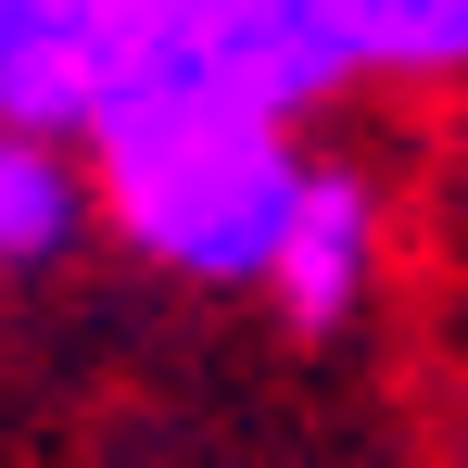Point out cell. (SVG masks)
Returning a JSON list of instances; mask_svg holds the SVG:
<instances>
[{"instance_id":"1","label":"cell","mask_w":468,"mask_h":468,"mask_svg":"<svg viewBox=\"0 0 468 468\" xmlns=\"http://www.w3.org/2000/svg\"><path fill=\"white\" fill-rule=\"evenodd\" d=\"M77 153H89V216L127 253H153L165 279H203V292H266L279 216L304 190V127L190 101V89H101Z\"/></svg>"},{"instance_id":"2","label":"cell","mask_w":468,"mask_h":468,"mask_svg":"<svg viewBox=\"0 0 468 468\" xmlns=\"http://www.w3.org/2000/svg\"><path fill=\"white\" fill-rule=\"evenodd\" d=\"M114 89H190L304 127L355 89L342 0H114Z\"/></svg>"},{"instance_id":"3","label":"cell","mask_w":468,"mask_h":468,"mask_svg":"<svg viewBox=\"0 0 468 468\" xmlns=\"http://www.w3.org/2000/svg\"><path fill=\"white\" fill-rule=\"evenodd\" d=\"M367 279H380V190H367L355 165L304 153V190H292V216H279V253H266V292H279V316H292L304 342H329V329H355Z\"/></svg>"},{"instance_id":"4","label":"cell","mask_w":468,"mask_h":468,"mask_svg":"<svg viewBox=\"0 0 468 468\" xmlns=\"http://www.w3.org/2000/svg\"><path fill=\"white\" fill-rule=\"evenodd\" d=\"M114 89V0H0V114L77 140Z\"/></svg>"},{"instance_id":"5","label":"cell","mask_w":468,"mask_h":468,"mask_svg":"<svg viewBox=\"0 0 468 468\" xmlns=\"http://www.w3.org/2000/svg\"><path fill=\"white\" fill-rule=\"evenodd\" d=\"M89 240V153L0 114V266H51Z\"/></svg>"},{"instance_id":"6","label":"cell","mask_w":468,"mask_h":468,"mask_svg":"<svg viewBox=\"0 0 468 468\" xmlns=\"http://www.w3.org/2000/svg\"><path fill=\"white\" fill-rule=\"evenodd\" d=\"M342 38L380 89H468V0H342Z\"/></svg>"}]
</instances>
